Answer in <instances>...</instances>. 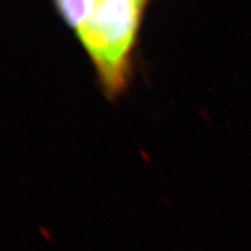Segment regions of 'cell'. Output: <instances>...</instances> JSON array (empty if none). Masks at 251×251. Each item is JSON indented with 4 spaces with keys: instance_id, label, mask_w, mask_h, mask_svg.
Listing matches in <instances>:
<instances>
[{
    "instance_id": "6da1fadb",
    "label": "cell",
    "mask_w": 251,
    "mask_h": 251,
    "mask_svg": "<svg viewBox=\"0 0 251 251\" xmlns=\"http://www.w3.org/2000/svg\"><path fill=\"white\" fill-rule=\"evenodd\" d=\"M151 0H54L94 64L103 94L123 95L134 73V53Z\"/></svg>"
}]
</instances>
